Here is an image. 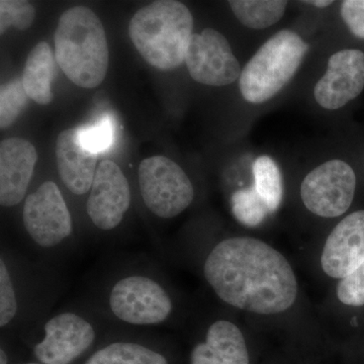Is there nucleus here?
<instances>
[{"mask_svg": "<svg viewBox=\"0 0 364 364\" xmlns=\"http://www.w3.org/2000/svg\"><path fill=\"white\" fill-rule=\"evenodd\" d=\"M203 273L223 301L251 313L284 312L298 296V282L286 257L250 237L220 242L208 254Z\"/></svg>", "mask_w": 364, "mask_h": 364, "instance_id": "obj_1", "label": "nucleus"}, {"mask_svg": "<svg viewBox=\"0 0 364 364\" xmlns=\"http://www.w3.org/2000/svg\"><path fill=\"white\" fill-rule=\"evenodd\" d=\"M55 58L74 85L95 88L102 85L109 64L104 26L85 6H74L60 16L54 35Z\"/></svg>", "mask_w": 364, "mask_h": 364, "instance_id": "obj_2", "label": "nucleus"}, {"mask_svg": "<svg viewBox=\"0 0 364 364\" xmlns=\"http://www.w3.org/2000/svg\"><path fill=\"white\" fill-rule=\"evenodd\" d=\"M193 18L188 7L176 0H159L134 14L129 35L147 63L162 71L186 62L193 37Z\"/></svg>", "mask_w": 364, "mask_h": 364, "instance_id": "obj_3", "label": "nucleus"}, {"mask_svg": "<svg viewBox=\"0 0 364 364\" xmlns=\"http://www.w3.org/2000/svg\"><path fill=\"white\" fill-rule=\"evenodd\" d=\"M308 50L309 45L293 31L275 33L242 70L239 78L242 97L258 105L277 95L294 77Z\"/></svg>", "mask_w": 364, "mask_h": 364, "instance_id": "obj_4", "label": "nucleus"}, {"mask_svg": "<svg viewBox=\"0 0 364 364\" xmlns=\"http://www.w3.org/2000/svg\"><path fill=\"white\" fill-rule=\"evenodd\" d=\"M138 177L144 203L152 214L162 219L181 215L195 198L191 179L169 158H146L139 167Z\"/></svg>", "mask_w": 364, "mask_h": 364, "instance_id": "obj_5", "label": "nucleus"}, {"mask_svg": "<svg viewBox=\"0 0 364 364\" xmlns=\"http://www.w3.org/2000/svg\"><path fill=\"white\" fill-rule=\"evenodd\" d=\"M109 305L114 317L134 326L161 324L173 310L166 289L157 280L142 274L117 280L109 293Z\"/></svg>", "mask_w": 364, "mask_h": 364, "instance_id": "obj_6", "label": "nucleus"}, {"mask_svg": "<svg viewBox=\"0 0 364 364\" xmlns=\"http://www.w3.org/2000/svg\"><path fill=\"white\" fill-rule=\"evenodd\" d=\"M356 176L343 160L333 159L316 167L301 182L305 207L322 218H336L350 208L355 195Z\"/></svg>", "mask_w": 364, "mask_h": 364, "instance_id": "obj_7", "label": "nucleus"}, {"mask_svg": "<svg viewBox=\"0 0 364 364\" xmlns=\"http://www.w3.org/2000/svg\"><path fill=\"white\" fill-rule=\"evenodd\" d=\"M23 223L28 236L42 248L57 247L70 236V212L55 182L46 181L26 196Z\"/></svg>", "mask_w": 364, "mask_h": 364, "instance_id": "obj_8", "label": "nucleus"}, {"mask_svg": "<svg viewBox=\"0 0 364 364\" xmlns=\"http://www.w3.org/2000/svg\"><path fill=\"white\" fill-rule=\"evenodd\" d=\"M186 64L193 80L210 86L231 85L240 78L242 72L229 42L214 28L193 33L186 51Z\"/></svg>", "mask_w": 364, "mask_h": 364, "instance_id": "obj_9", "label": "nucleus"}, {"mask_svg": "<svg viewBox=\"0 0 364 364\" xmlns=\"http://www.w3.org/2000/svg\"><path fill=\"white\" fill-rule=\"evenodd\" d=\"M44 337L33 347L43 364H70L92 346L95 330L90 321L76 313H60L48 320Z\"/></svg>", "mask_w": 364, "mask_h": 364, "instance_id": "obj_10", "label": "nucleus"}, {"mask_svg": "<svg viewBox=\"0 0 364 364\" xmlns=\"http://www.w3.org/2000/svg\"><path fill=\"white\" fill-rule=\"evenodd\" d=\"M86 203L91 222L102 231L116 229L131 205V188L128 179L117 163L104 160L100 163Z\"/></svg>", "mask_w": 364, "mask_h": 364, "instance_id": "obj_11", "label": "nucleus"}, {"mask_svg": "<svg viewBox=\"0 0 364 364\" xmlns=\"http://www.w3.org/2000/svg\"><path fill=\"white\" fill-rule=\"evenodd\" d=\"M363 88L364 53L342 50L330 57L327 71L316 85L314 95L321 107L334 111L358 97Z\"/></svg>", "mask_w": 364, "mask_h": 364, "instance_id": "obj_12", "label": "nucleus"}, {"mask_svg": "<svg viewBox=\"0 0 364 364\" xmlns=\"http://www.w3.org/2000/svg\"><path fill=\"white\" fill-rule=\"evenodd\" d=\"M364 262V210L352 213L326 241L321 265L326 274L343 279Z\"/></svg>", "mask_w": 364, "mask_h": 364, "instance_id": "obj_13", "label": "nucleus"}, {"mask_svg": "<svg viewBox=\"0 0 364 364\" xmlns=\"http://www.w3.org/2000/svg\"><path fill=\"white\" fill-rule=\"evenodd\" d=\"M38 153L32 143L9 138L0 144V203L11 208L25 198Z\"/></svg>", "mask_w": 364, "mask_h": 364, "instance_id": "obj_14", "label": "nucleus"}, {"mask_svg": "<svg viewBox=\"0 0 364 364\" xmlns=\"http://www.w3.org/2000/svg\"><path fill=\"white\" fill-rule=\"evenodd\" d=\"M56 161L60 178L69 191L82 196L90 191L97 172V155L80 142L78 129H68L59 134Z\"/></svg>", "mask_w": 364, "mask_h": 364, "instance_id": "obj_15", "label": "nucleus"}, {"mask_svg": "<svg viewBox=\"0 0 364 364\" xmlns=\"http://www.w3.org/2000/svg\"><path fill=\"white\" fill-rule=\"evenodd\" d=\"M191 364H249L241 330L226 320L210 325L205 342L196 345L191 351Z\"/></svg>", "mask_w": 364, "mask_h": 364, "instance_id": "obj_16", "label": "nucleus"}, {"mask_svg": "<svg viewBox=\"0 0 364 364\" xmlns=\"http://www.w3.org/2000/svg\"><path fill=\"white\" fill-rule=\"evenodd\" d=\"M55 59L51 47L46 42L36 45L26 59L21 82L28 97L37 104L49 105L54 97Z\"/></svg>", "mask_w": 364, "mask_h": 364, "instance_id": "obj_17", "label": "nucleus"}, {"mask_svg": "<svg viewBox=\"0 0 364 364\" xmlns=\"http://www.w3.org/2000/svg\"><path fill=\"white\" fill-rule=\"evenodd\" d=\"M85 364H168V360L145 345L117 341L95 352Z\"/></svg>", "mask_w": 364, "mask_h": 364, "instance_id": "obj_18", "label": "nucleus"}, {"mask_svg": "<svg viewBox=\"0 0 364 364\" xmlns=\"http://www.w3.org/2000/svg\"><path fill=\"white\" fill-rule=\"evenodd\" d=\"M229 4L242 25L254 30H262L282 20L287 2L284 0H232Z\"/></svg>", "mask_w": 364, "mask_h": 364, "instance_id": "obj_19", "label": "nucleus"}, {"mask_svg": "<svg viewBox=\"0 0 364 364\" xmlns=\"http://www.w3.org/2000/svg\"><path fill=\"white\" fill-rule=\"evenodd\" d=\"M254 188L274 213L282 203V178L279 165L269 156H260L253 164Z\"/></svg>", "mask_w": 364, "mask_h": 364, "instance_id": "obj_20", "label": "nucleus"}, {"mask_svg": "<svg viewBox=\"0 0 364 364\" xmlns=\"http://www.w3.org/2000/svg\"><path fill=\"white\" fill-rule=\"evenodd\" d=\"M232 213L237 221L246 227H257L264 221L269 208L255 188L239 189L232 196Z\"/></svg>", "mask_w": 364, "mask_h": 364, "instance_id": "obj_21", "label": "nucleus"}, {"mask_svg": "<svg viewBox=\"0 0 364 364\" xmlns=\"http://www.w3.org/2000/svg\"><path fill=\"white\" fill-rule=\"evenodd\" d=\"M28 98L21 79H14L2 86L0 92V128L2 130L16 121L26 107Z\"/></svg>", "mask_w": 364, "mask_h": 364, "instance_id": "obj_22", "label": "nucleus"}, {"mask_svg": "<svg viewBox=\"0 0 364 364\" xmlns=\"http://www.w3.org/2000/svg\"><path fill=\"white\" fill-rule=\"evenodd\" d=\"M35 7L28 1L1 0L0 1V33H4L11 26L23 31L35 21Z\"/></svg>", "mask_w": 364, "mask_h": 364, "instance_id": "obj_23", "label": "nucleus"}, {"mask_svg": "<svg viewBox=\"0 0 364 364\" xmlns=\"http://www.w3.org/2000/svg\"><path fill=\"white\" fill-rule=\"evenodd\" d=\"M78 135L86 149L97 155L109 149L114 143V123L111 117L105 116L91 126L78 128Z\"/></svg>", "mask_w": 364, "mask_h": 364, "instance_id": "obj_24", "label": "nucleus"}, {"mask_svg": "<svg viewBox=\"0 0 364 364\" xmlns=\"http://www.w3.org/2000/svg\"><path fill=\"white\" fill-rule=\"evenodd\" d=\"M18 311V296L11 272L4 257L0 259V327L13 322Z\"/></svg>", "mask_w": 364, "mask_h": 364, "instance_id": "obj_25", "label": "nucleus"}, {"mask_svg": "<svg viewBox=\"0 0 364 364\" xmlns=\"http://www.w3.org/2000/svg\"><path fill=\"white\" fill-rule=\"evenodd\" d=\"M337 296L347 306H364V262L353 272L340 280Z\"/></svg>", "mask_w": 364, "mask_h": 364, "instance_id": "obj_26", "label": "nucleus"}, {"mask_svg": "<svg viewBox=\"0 0 364 364\" xmlns=\"http://www.w3.org/2000/svg\"><path fill=\"white\" fill-rule=\"evenodd\" d=\"M340 13L349 31L364 40V0H345Z\"/></svg>", "mask_w": 364, "mask_h": 364, "instance_id": "obj_27", "label": "nucleus"}, {"mask_svg": "<svg viewBox=\"0 0 364 364\" xmlns=\"http://www.w3.org/2000/svg\"><path fill=\"white\" fill-rule=\"evenodd\" d=\"M305 4L318 7V9H324V7L331 6L333 1H329V0H314V1H305Z\"/></svg>", "mask_w": 364, "mask_h": 364, "instance_id": "obj_28", "label": "nucleus"}, {"mask_svg": "<svg viewBox=\"0 0 364 364\" xmlns=\"http://www.w3.org/2000/svg\"><path fill=\"white\" fill-rule=\"evenodd\" d=\"M9 363V358H7L6 352L4 351V348L0 350V364Z\"/></svg>", "mask_w": 364, "mask_h": 364, "instance_id": "obj_29", "label": "nucleus"}, {"mask_svg": "<svg viewBox=\"0 0 364 364\" xmlns=\"http://www.w3.org/2000/svg\"><path fill=\"white\" fill-rule=\"evenodd\" d=\"M26 364H43V363H26Z\"/></svg>", "mask_w": 364, "mask_h": 364, "instance_id": "obj_30", "label": "nucleus"}]
</instances>
